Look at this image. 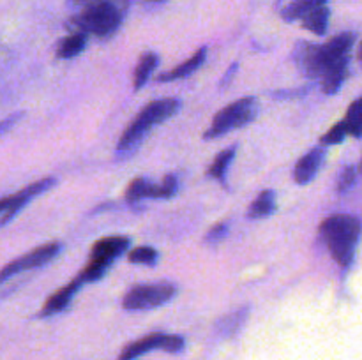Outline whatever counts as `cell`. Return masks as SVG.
<instances>
[{
  "label": "cell",
  "mask_w": 362,
  "mask_h": 360,
  "mask_svg": "<svg viewBox=\"0 0 362 360\" xmlns=\"http://www.w3.org/2000/svg\"><path fill=\"white\" fill-rule=\"evenodd\" d=\"M357 35L354 32H343L327 41L325 44L299 42L293 52V59L300 73L311 80H318L334 64L349 60Z\"/></svg>",
  "instance_id": "cell-1"
},
{
  "label": "cell",
  "mask_w": 362,
  "mask_h": 360,
  "mask_svg": "<svg viewBox=\"0 0 362 360\" xmlns=\"http://www.w3.org/2000/svg\"><path fill=\"white\" fill-rule=\"evenodd\" d=\"M361 222L356 215L334 214L320 226V236L339 267H350L359 244Z\"/></svg>",
  "instance_id": "cell-2"
},
{
  "label": "cell",
  "mask_w": 362,
  "mask_h": 360,
  "mask_svg": "<svg viewBox=\"0 0 362 360\" xmlns=\"http://www.w3.org/2000/svg\"><path fill=\"white\" fill-rule=\"evenodd\" d=\"M180 108L179 99H158V101H152L138 113L136 119L127 126V129L124 131L122 136H120L119 143H117V152H127L131 148L136 147L141 140L145 138V134L156 127L158 124L165 122L170 116L175 115Z\"/></svg>",
  "instance_id": "cell-3"
},
{
  "label": "cell",
  "mask_w": 362,
  "mask_h": 360,
  "mask_svg": "<svg viewBox=\"0 0 362 360\" xmlns=\"http://www.w3.org/2000/svg\"><path fill=\"white\" fill-rule=\"evenodd\" d=\"M122 23V13L108 0H95L85 6V9L74 18H71L69 28L74 34L98 35L108 37L115 34Z\"/></svg>",
  "instance_id": "cell-4"
},
{
  "label": "cell",
  "mask_w": 362,
  "mask_h": 360,
  "mask_svg": "<svg viewBox=\"0 0 362 360\" xmlns=\"http://www.w3.org/2000/svg\"><path fill=\"white\" fill-rule=\"evenodd\" d=\"M131 246L129 236L124 235H110L103 236L98 242H94L90 249V258H88L87 267L81 270V279L83 282H94L99 281L103 275L108 272L113 261L119 260Z\"/></svg>",
  "instance_id": "cell-5"
},
{
  "label": "cell",
  "mask_w": 362,
  "mask_h": 360,
  "mask_svg": "<svg viewBox=\"0 0 362 360\" xmlns=\"http://www.w3.org/2000/svg\"><path fill=\"white\" fill-rule=\"evenodd\" d=\"M258 113V101L255 97H243L239 101L232 102V104L225 106L219 109L212 119L211 127L205 131V140H212V138L223 136V134L230 133L233 129L247 126L257 119Z\"/></svg>",
  "instance_id": "cell-6"
},
{
  "label": "cell",
  "mask_w": 362,
  "mask_h": 360,
  "mask_svg": "<svg viewBox=\"0 0 362 360\" xmlns=\"http://www.w3.org/2000/svg\"><path fill=\"white\" fill-rule=\"evenodd\" d=\"M177 288L172 282L136 284L124 295L122 307L127 311H141L159 307L175 296Z\"/></svg>",
  "instance_id": "cell-7"
},
{
  "label": "cell",
  "mask_w": 362,
  "mask_h": 360,
  "mask_svg": "<svg viewBox=\"0 0 362 360\" xmlns=\"http://www.w3.org/2000/svg\"><path fill=\"white\" fill-rule=\"evenodd\" d=\"M182 348L184 339L180 335L154 332V334H148L127 344L122 349V353H120L119 360H136L138 356L145 355V353L152 352V349H165L168 353H179Z\"/></svg>",
  "instance_id": "cell-8"
},
{
  "label": "cell",
  "mask_w": 362,
  "mask_h": 360,
  "mask_svg": "<svg viewBox=\"0 0 362 360\" xmlns=\"http://www.w3.org/2000/svg\"><path fill=\"white\" fill-rule=\"evenodd\" d=\"M60 251H62V244L48 242L45 244V246L35 247V249H32L30 253L23 254V256L16 258V260L9 261V263L4 265V268L0 270V284H2L4 281H7V279L13 277V275L20 274V272L42 267V265H46L48 261H52Z\"/></svg>",
  "instance_id": "cell-9"
},
{
  "label": "cell",
  "mask_w": 362,
  "mask_h": 360,
  "mask_svg": "<svg viewBox=\"0 0 362 360\" xmlns=\"http://www.w3.org/2000/svg\"><path fill=\"white\" fill-rule=\"evenodd\" d=\"M177 187H179V180L175 175H166L159 186L144 179V176H138L127 186L126 201L134 205L144 198H172L177 193Z\"/></svg>",
  "instance_id": "cell-10"
},
{
  "label": "cell",
  "mask_w": 362,
  "mask_h": 360,
  "mask_svg": "<svg viewBox=\"0 0 362 360\" xmlns=\"http://www.w3.org/2000/svg\"><path fill=\"white\" fill-rule=\"evenodd\" d=\"M55 182L57 180L53 179V176H48V179L37 180V182L30 184V186H27L25 189H21L20 193L13 194V196H11V201H9V207H7V210L4 212V215L0 217V228H2L4 224H7V222H9L11 219H13L14 215H16L18 212H20L21 208H23L25 205L32 200V198L39 196V194L45 193V191L52 189V187L55 186Z\"/></svg>",
  "instance_id": "cell-11"
},
{
  "label": "cell",
  "mask_w": 362,
  "mask_h": 360,
  "mask_svg": "<svg viewBox=\"0 0 362 360\" xmlns=\"http://www.w3.org/2000/svg\"><path fill=\"white\" fill-rule=\"evenodd\" d=\"M83 284H85L83 279H81V275L78 274L76 277L69 282V284L62 286L59 292H55L48 300H46L45 306H42V309H41V313H39V316L48 318V316H53V314L62 313V311L69 306L71 300L74 299V295L80 292V288Z\"/></svg>",
  "instance_id": "cell-12"
},
{
  "label": "cell",
  "mask_w": 362,
  "mask_h": 360,
  "mask_svg": "<svg viewBox=\"0 0 362 360\" xmlns=\"http://www.w3.org/2000/svg\"><path fill=\"white\" fill-rule=\"evenodd\" d=\"M325 161V150L322 147L311 148L306 155L297 161L296 169H293V179L299 186H306L311 180L317 176V173L320 172L322 164Z\"/></svg>",
  "instance_id": "cell-13"
},
{
  "label": "cell",
  "mask_w": 362,
  "mask_h": 360,
  "mask_svg": "<svg viewBox=\"0 0 362 360\" xmlns=\"http://www.w3.org/2000/svg\"><path fill=\"white\" fill-rule=\"evenodd\" d=\"M205 59H207V48H200L197 53H193V56L187 59L186 62L179 64L177 67L170 69L168 73L159 74L158 81L165 83V81H177L182 80V78H187L189 74H193L194 71L200 69V66L205 62Z\"/></svg>",
  "instance_id": "cell-14"
},
{
  "label": "cell",
  "mask_w": 362,
  "mask_h": 360,
  "mask_svg": "<svg viewBox=\"0 0 362 360\" xmlns=\"http://www.w3.org/2000/svg\"><path fill=\"white\" fill-rule=\"evenodd\" d=\"M349 66L350 59L341 60V62L331 66L324 74H322V90H324L325 94H336V92L341 88L343 81L346 80V74H349Z\"/></svg>",
  "instance_id": "cell-15"
},
{
  "label": "cell",
  "mask_w": 362,
  "mask_h": 360,
  "mask_svg": "<svg viewBox=\"0 0 362 360\" xmlns=\"http://www.w3.org/2000/svg\"><path fill=\"white\" fill-rule=\"evenodd\" d=\"M329 18H331V11L327 6H320L317 9L310 11L308 14H304L300 20H303V27L306 30L313 32L315 35H325L329 28Z\"/></svg>",
  "instance_id": "cell-16"
},
{
  "label": "cell",
  "mask_w": 362,
  "mask_h": 360,
  "mask_svg": "<svg viewBox=\"0 0 362 360\" xmlns=\"http://www.w3.org/2000/svg\"><path fill=\"white\" fill-rule=\"evenodd\" d=\"M276 210V193L272 189H265L258 194L257 200L250 205L247 217L250 219H265L274 214Z\"/></svg>",
  "instance_id": "cell-17"
},
{
  "label": "cell",
  "mask_w": 362,
  "mask_h": 360,
  "mask_svg": "<svg viewBox=\"0 0 362 360\" xmlns=\"http://www.w3.org/2000/svg\"><path fill=\"white\" fill-rule=\"evenodd\" d=\"M329 0H292L285 9L281 11V18L285 21H296L300 20L304 14H308L310 11L317 9L320 6H327Z\"/></svg>",
  "instance_id": "cell-18"
},
{
  "label": "cell",
  "mask_w": 362,
  "mask_h": 360,
  "mask_svg": "<svg viewBox=\"0 0 362 360\" xmlns=\"http://www.w3.org/2000/svg\"><path fill=\"white\" fill-rule=\"evenodd\" d=\"M158 64H159V56L156 55V53L148 52L141 55L140 62H138L136 69H134V83H133L134 90L144 88V85L147 83L151 74L154 73V69L158 67Z\"/></svg>",
  "instance_id": "cell-19"
},
{
  "label": "cell",
  "mask_w": 362,
  "mask_h": 360,
  "mask_svg": "<svg viewBox=\"0 0 362 360\" xmlns=\"http://www.w3.org/2000/svg\"><path fill=\"white\" fill-rule=\"evenodd\" d=\"M85 46H87V35L71 34L60 39V42L57 44V56L59 59H73L83 52Z\"/></svg>",
  "instance_id": "cell-20"
},
{
  "label": "cell",
  "mask_w": 362,
  "mask_h": 360,
  "mask_svg": "<svg viewBox=\"0 0 362 360\" xmlns=\"http://www.w3.org/2000/svg\"><path fill=\"white\" fill-rule=\"evenodd\" d=\"M235 150H237L235 147H228L223 152H219V154L216 155L214 161H212V164L209 166L207 175L212 176V179L219 180V182H225V176H226V172H228L230 162H232L233 157H235Z\"/></svg>",
  "instance_id": "cell-21"
},
{
  "label": "cell",
  "mask_w": 362,
  "mask_h": 360,
  "mask_svg": "<svg viewBox=\"0 0 362 360\" xmlns=\"http://www.w3.org/2000/svg\"><path fill=\"white\" fill-rule=\"evenodd\" d=\"M345 126L346 131H349L350 136L354 138H361L362 134V106H361V99H356L352 104L349 106V112H346L345 116Z\"/></svg>",
  "instance_id": "cell-22"
},
{
  "label": "cell",
  "mask_w": 362,
  "mask_h": 360,
  "mask_svg": "<svg viewBox=\"0 0 362 360\" xmlns=\"http://www.w3.org/2000/svg\"><path fill=\"white\" fill-rule=\"evenodd\" d=\"M127 260L131 263H140V265H156L159 260V253L154 249V247H148V246H140V247H134L127 253Z\"/></svg>",
  "instance_id": "cell-23"
},
{
  "label": "cell",
  "mask_w": 362,
  "mask_h": 360,
  "mask_svg": "<svg viewBox=\"0 0 362 360\" xmlns=\"http://www.w3.org/2000/svg\"><path fill=\"white\" fill-rule=\"evenodd\" d=\"M346 134H349V131H346L345 122L341 120V122L334 124V126H332L331 129L320 138V145L322 147H331V145L341 143V141L346 138Z\"/></svg>",
  "instance_id": "cell-24"
},
{
  "label": "cell",
  "mask_w": 362,
  "mask_h": 360,
  "mask_svg": "<svg viewBox=\"0 0 362 360\" xmlns=\"http://www.w3.org/2000/svg\"><path fill=\"white\" fill-rule=\"evenodd\" d=\"M357 180V166L356 164H349L343 168V172L339 173L338 179V193H349L354 186H356Z\"/></svg>",
  "instance_id": "cell-25"
},
{
  "label": "cell",
  "mask_w": 362,
  "mask_h": 360,
  "mask_svg": "<svg viewBox=\"0 0 362 360\" xmlns=\"http://www.w3.org/2000/svg\"><path fill=\"white\" fill-rule=\"evenodd\" d=\"M246 316H247V309L244 307V309H239V311H235V313L228 314L226 318H223V320L219 321V327H221V330L223 328L230 327V332H235L237 328L244 323Z\"/></svg>",
  "instance_id": "cell-26"
},
{
  "label": "cell",
  "mask_w": 362,
  "mask_h": 360,
  "mask_svg": "<svg viewBox=\"0 0 362 360\" xmlns=\"http://www.w3.org/2000/svg\"><path fill=\"white\" fill-rule=\"evenodd\" d=\"M226 233H228V224H226V222H218V224H214L209 229V233L205 235V242L219 244L225 239Z\"/></svg>",
  "instance_id": "cell-27"
},
{
  "label": "cell",
  "mask_w": 362,
  "mask_h": 360,
  "mask_svg": "<svg viewBox=\"0 0 362 360\" xmlns=\"http://www.w3.org/2000/svg\"><path fill=\"white\" fill-rule=\"evenodd\" d=\"M237 71H239V62H233L232 66L228 67V71H226L225 76H223L221 83H219V85H221V88H226L230 83H232V80H233V76L237 74Z\"/></svg>",
  "instance_id": "cell-28"
},
{
  "label": "cell",
  "mask_w": 362,
  "mask_h": 360,
  "mask_svg": "<svg viewBox=\"0 0 362 360\" xmlns=\"http://www.w3.org/2000/svg\"><path fill=\"white\" fill-rule=\"evenodd\" d=\"M21 113H14V115H11L9 119H6V120H2V122H0V133H4V131H7L9 129V127H13L14 124L18 122V120L21 119Z\"/></svg>",
  "instance_id": "cell-29"
},
{
  "label": "cell",
  "mask_w": 362,
  "mask_h": 360,
  "mask_svg": "<svg viewBox=\"0 0 362 360\" xmlns=\"http://www.w3.org/2000/svg\"><path fill=\"white\" fill-rule=\"evenodd\" d=\"M9 201H11V196L0 198V212H6L7 210V207H9Z\"/></svg>",
  "instance_id": "cell-30"
},
{
  "label": "cell",
  "mask_w": 362,
  "mask_h": 360,
  "mask_svg": "<svg viewBox=\"0 0 362 360\" xmlns=\"http://www.w3.org/2000/svg\"><path fill=\"white\" fill-rule=\"evenodd\" d=\"M73 2H76V4H85V6H87V4L95 2V0H73Z\"/></svg>",
  "instance_id": "cell-31"
},
{
  "label": "cell",
  "mask_w": 362,
  "mask_h": 360,
  "mask_svg": "<svg viewBox=\"0 0 362 360\" xmlns=\"http://www.w3.org/2000/svg\"><path fill=\"white\" fill-rule=\"evenodd\" d=\"M152 2H163V0H152Z\"/></svg>",
  "instance_id": "cell-32"
}]
</instances>
